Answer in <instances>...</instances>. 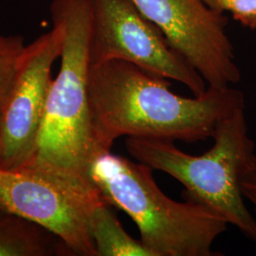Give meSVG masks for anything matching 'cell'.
<instances>
[{
    "mask_svg": "<svg viewBox=\"0 0 256 256\" xmlns=\"http://www.w3.org/2000/svg\"><path fill=\"white\" fill-rule=\"evenodd\" d=\"M88 176L104 200L135 222L152 256H214L212 247L227 220L200 202L168 198L150 166L106 151L93 160Z\"/></svg>",
    "mask_w": 256,
    "mask_h": 256,
    "instance_id": "cell-3",
    "label": "cell"
},
{
    "mask_svg": "<svg viewBox=\"0 0 256 256\" xmlns=\"http://www.w3.org/2000/svg\"><path fill=\"white\" fill-rule=\"evenodd\" d=\"M106 202L90 178L30 167L0 168V209L48 230L74 254L97 256L88 221L94 209Z\"/></svg>",
    "mask_w": 256,
    "mask_h": 256,
    "instance_id": "cell-5",
    "label": "cell"
},
{
    "mask_svg": "<svg viewBox=\"0 0 256 256\" xmlns=\"http://www.w3.org/2000/svg\"><path fill=\"white\" fill-rule=\"evenodd\" d=\"M131 1L208 86L228 88L240 81L224 12L210 9L202 0Z\"/></svg>",
    "mask_w": 256,
    "mask_h": 256,
    "instance_id": "cell-7",
    "label": "cell"
},
{
    "mask_svg": "<svg viewBox=\"0 0 256 256\" xmlns=\"http://www.w3.org/2000/svg\"><path fill=\"white\" fill-rule=\"evenodd\" d=\"M26 46L22 36L0 34V101L9 94Z\"/></svg>",
    "mask_w": 256,
    "mask_h": 256,
    "instance_id": "cell-11",
    "label": "cell"
},
{
    "mask_svg": "<svg viewBox=\"0 0 256 256\" xmlns=\"http://www.w3.org/2000/svg\"><path fill=\"white\" fill-rule=\"evenodd\" d=\"M92 64L122 60L186 86L194 96L208 86L182 56L169 45L160 30L131 0H90Z\"/></svg>",
    "mask_w": 256,
    "mask_h": 256,
    "instance_id": "cell-6",
    "label": "cell"
},
{
    "mask_svg": "<svg viewBox=\"0 0 256 256\" xmlns=\"http://www.w3.org/2000/svg\"><path fill=\"white\" fill-rule=\"evenodd\" d=\"M241 190L244 198L254 205L256 210V170L243 178L241 180Z\"/></svg>",
    "mask_w": 256,
    "mask_h": 256,
    "instance_id": "cell-13",
    "label": "cell"
},
{
    "mask_svg": "<svg viewBox=\"0 0 256 256\" xmlns=\"http://www.w3.org/2000/svg\"><path fill=\"white\" fill-rule=\"evenodd\" d=\"M242 25L245 26V27L252 28V30H256V16H254V18H250L246 20Z\"/></svg>",
    "mask_w": 256,
    "mask_h": 256,
    "instance_id": "cell-14",
    "label": "cell"
},
{
    "mask_svg": "<svg viewBox=\"0 0 256 256\" xmlns=\"http://www.w3.org/2000/svg\"><path fill=\"white\" fill-rule=\"evenodd\" d=\"M50 16L63 30L61 66L52 82L34 152L25 167L90 178V165L104 152L88 95L90 0H54Z\"/></svg>",
    "mask_w": 256,
    "mask_h": 256,
    "instance_id": "cell-2",
    "label": "cell"
},
{
    "mask_svg": "<svg viewBox=\"0 0 256 256\" xmlns=\"http://www.w3.org/2000/svg\"><path fill=\"white\" fill-rule=\"evenodd\" d=\"M2 104H3V102L0 101V120H1V112H2Z\"/></svg>",
    "mask_w": 256,
    "mask_h": 256,
    "instance_id": "cell-15",
    "label": "cell"
},
{
    "mask_svg": "<svg viewBox=\"0 0 256 256\" xmlns=\"http://www.w3.org/2000/svg\"><path fill=\"white\" fill-rule=\"evenodd\" d=\"M214 146L203 155L187 154L173 140L128 137L126 147L137 162L170 174L186 188V200L223 216L256 242V220L245 204L241 180L256 170V144L248 133L245 108L221 120Z\"/></svg>",
    "mask_w": 256,
    "mask_h": 256,
    "instance_id": "cell-4",
    "label": "cell"
},
{
    "mask_svg": "<svg viewBox=\"0 0 256 256\" xmlns=\"http://www.w3.org/2000/svg\"><path fill=\"white\" fill-rule=\"evenodd\" d=\"M108 203L92 212L88 230L97 256H152L140 240L131 238L122 228Z\"/></svg>",
    "mask_w": 256,
    "mask_h": 256,
    "instance_id": "cell-10",
    "label": "cell"
},
{
    "mask_svg": "<svg viewBox=\"0 0 256 256\" xmlns=\"http://www.w3.org/2000/svg\"><path fill=\"white\" fill-rule=\"evenodd\" d=\"M210 9L220 12H229L234 20L243 24L256 16V0H202Z\"/></svg>",
    "mask_w": 256,
    "mask_h": 256,
    "instance_id": "cell-12",
    "label": "cell"
},
{
    "mask_svg": "<svg viewBox=\"0 0 256 256\" xmlns=\"http://www.w3.org/2000/svg\"><path fill=\"white\" fill-rule=\"evenodd\" d=\"M63 30L52 23L48 32L24 50L0 120V168L16 170L30 160L52 86V68L60 57Z\"/></svg>",
    "mask_w": 256,
    "mask_h": 256,
    "instance_id": "cell-8",
    "label": "cell"
},
{
    "mask_svg": "<svg viewBox=\"0 0 256 256\" xmlns=\"http://www.w3.org/2000/svg\"><path fill=\"white\" fill-rule=\"evenodd\" d=\"M59 245L64 247L48 230L0 209V256H54L62 252Z\"/></svg>",
    "mask_w": 256,
    "mask_h": 256,
    "instance_id": "cell-9",
    "label": "cell"
},
{
    "mask_svg": "<svg viewBox=\"0 0 256 256\" xmlns=\"http://www.w3.org/2000/svg\"><path fill=\"white\" fill-rule=\"evenodd\" d=\"M166 78L122 60L90 66L88 95L96 137L110 151L122 136L198 142L212 138L221 120L245 108L243 92L208 86L192 98L170 90Z\"/></svg>",
    "mask_w": 256,
    "mask_h": 256,
    "instance_id": "cell-1",
    "label": "cell"
}]
</instances>
